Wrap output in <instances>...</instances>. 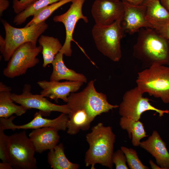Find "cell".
I'll use <instances>...</instances> for the list:
<instances>
[{"label": "cell", "instance_id": "cell-1", "mask_svg": "<svg viewBox=\"0 0 169 169\" xmlns=\"http://www.w3.org/2000/svg\"><path fill=\"white\" fill-rule=\"evenodd\" d=\"M95 81L90 80L82 91L71 93L68 97L69 112L67 129L70 135H76L81 130H88L97 116L119 107L110 104L105 94L97 91Z\"/></svg>", "mask_w": 169, "mask_h": 169}, {"label": "cell", "instance_id": "cell-2", "mask_svg": "<svg viewBox=\"0 0 169 169\" xmlns=\"http://www.w3.org/2000/svg\"><path fill=\"white\" fill-rule=\"evenodd\" d=\"M133 54L146 68L154 64L169 65V41L153 28H142L138 31Z\"/></svg>", "mask_w": 169, "mask_h": 169}, {"label": "cell", "instance_id": "cell-3", "mask_svg": "<svg viewBox=\"0 0 169 169\" xmlns=\"http://www.w3.org/2000/svg\"><path fill=\"white\" fill-rule=\"evenodd\" d=\"M89 148L86 152L84 163L86 166L95 169L96 164L113 168L112 157L114 153L115 136L112 127L99 123L93 127L86 136Z\"/></svg>", "mask_w": 169, "mask_h": 169}, {"label": "cell", "instance_id": "cell-4", "mask_svg": "<svg viewBox=\"0 0 169 169\" xmlns=\"http://www.w3.org/2000/svg\"><path fill=\"white\" fill-rule=\"evenodd\" d=\"M1 22L5 37L4 38L0 36V51L5 61H8L16 49L23 44L30 42L37 44L38 38L49 27L45 21L23 28L14 27L4 19Z\"/></svg>", "mask_w": 169, "mask_h": 169}, {"label": "cell", "instance_id": "cell-5", "mask_svg": "<svg viewBox=\"0 0 169 169\" xmlns=\"http://www.w3.org/2000/svg\"><path fill=\"white\" fill-rule=\"evenodd\" d=\"M137 87L142 94L169 103V66L154 64L138 73Z\"/></svg>", "mask_w": 169, "mask_h": 169}, {"label": "cell", "instance_id": "cell-6", "mask_svg": "<svg viewBox=\"0 0 169 169\" xmlns=\"http://www.w3.org/2000/svg\"><path fill=\"white\" fill-rule=\"evenodd\" d=\"M121 21L107 26L95 24L92 30L93 39L97 49L112 61L117 62L122 57L121 41L124 30Z\"/></svg>", "mask_w": 169, "mask_h": 169}, {"label": "cell", "instance_id": "cell-7", "mask_svg": "<svg viewBox=\"0 0 169 169\" xmlns=\"http://www.w3.org/2000/svg\"><path fill=\"white\" fill-rule=\"evenodd\" d=\"M35 152L34 146L25 131L8 136V156L13 168L37 169Z\"/></svg>", "mask_w": 169, "mask_h": 169}, {"label": "cell", "instance_id": "cell-8", "mask_svg": "<svg viewBox=\"0 0 169 169\" xmlns=\"http://www.w3.org/2000/svg\"><path fill=\"white\" fill-rule=\"evenodd\" d=\"M42 47L31 42L25 43L18 48L8 61L3 74L6 77L13 78L23 74L28 69L34 67L39 62L37 56Z\"/></svg>", "mask_w": 169, "mask_h": 169}, {"label": "cell", "instance_id": "cell-9", "mask_svg": "<svg viewBox=\"0 0 169 169\" xmlns=\"http://www.w3.org/2000/svg\"><path fill=\"white\" fill-rule=\"evenodd\" d=\"M137 86L126 91L119 106V113L121 117L134 120H139L141 115L147 111H153L160 117L165 114H169V110H162L153 106L149 102L150 99L143 96Z\"/></svg>", "mask_w": 169, "mask_h": 169}, {"label": "cell", "instance_id": "cell-10", "mask_svg": "<svg viewBox=\"0 0 169 169\" xmlns=\"http://www.w3.org/2000/svg\"><path fill=\"white\" fill-rule=\"evenodd\" d=\"M31 86L28 84L24 85L22 93L20 94L12 93L11 97L14 102L26 108L38 110L43 115H49L53 111L68 114L69 109L67 104L57 105L53 103L41 94H34L31 92Z\"/></svg>", "mask_w": 169, "mask_h": 169}, {"label": "cell", "instance_id": "cell-11", "mask_svg": "<svg viewBox=\"0 0 169 169\" xmlns=\"http://www.w3.org/2000/svg\"><path fill=\"white\" fill-rule=\"evenodd\" d=\"M85 0H73L69 8L66 12L62 14L55 16L53 18L54 22L62 23L65 27V39L59 52L67 57H70L72 54L71 48L72 41L75 42L79 46L73 38L77 22L80 19L83 20L85 23L89 22L88 18L84 15L82 12V7Z\"/></svg>", "mask_w": 169, "mask_h": 169}, {"label": "cell", "instance_id": "cell-12", "mask_svg": "<svg viewBox=\"0 0 169 169\" xmlns=\"http://www.w3.org/2000/svg\"><path fill=\"white\" fill-rule=\"evenodd\" d=\"M42 113L40 111L34 115L33 119L30 122L23 125H16L13 121L16 117L12 115L8 118H0V127L5 130L12 129H36L45 127H52L58 131H65L67 129V123L69 120L68 114L62 113L57 118L50 119L43 118Z\"/></svg>", "mask_w": 169, "mask_h": 169}, {"label": "cell", "instance_id": "cell-13", "mask_svg": "<svg viewBox=\"0 0 169 169\" xmlns=\"http://www.w3.org/2000/svg\"><path fill=\"white\" fill-rule=\"evenodd\" d=\"M124 12L123 2L120 0H95L91 12L96 24L107 26L122 21Z\"/></svg>", "mask_w": 169, "mask_h": 169}, {"label": "cell", "instance_id": "cell-14", "mask_svg": "<svg viewBox=\"0 0 169 169\" xmlns=\"http://www.w3.org/2000/svg\"><path fill=\"white\" fill-rule=\"evenodd\" d=\"M122 1L124 12L121 24L124 31L133 34L138 32L142 28H153L146 19L145 5H135L125 1Z\"/></svg>", "mask_w": 169, "mask_h": 169}, {"label": "cell", "instance_id": "cell-15", "mask_svg": "<svg viewBox=\"0 0 169 169\" xmlns=\"http://www.w3.org/2000/svg\"><path fill=\"white\" fill-rule=\"evenodd\" d=\"M84 83L80 81H68L63 82L59 81H38L37 84L42 89L40 94L58 102L59 99L67 102L68 97L71 93L77 91Z\"/></svg>", "mask_w": 169, "mask_h": 169}, {"label": "cell", "instance_id": "cell-16", "mask_svg": "<svg viewBox=\"0 0 169 169\" xmlns=\"http://www.w3.org/2000/svg\"><path fill=\"white\" fill-rule=\"evenodd\" d=\"M139 146L155 158L162 169H169V153L165 142L156 131H153L146 141L141 142Z\"/></svg>", "mask_w": 169, "mask_h": 169}, {"label": "cell", "instance_id": "cell-17", "mask_svg": "<svg viewBox=\"0 0 169 169\" xmlns=\"http://www.w3.org/2000/svg\"><path fill=\"white\" fill-rule=\"evenodd\" d=\"M58 131L52 127L33 129L29 135L36 152L41 153L54 148L59 141Z\"/></svg>", "mask_w": 169, "mask_h": 169}, {"label": "cell", "instance_id": "cell-18", "mask_svg": "<svg viewBox=\"0 0 169 169\" xmlns=\"http://www.w3.org/2000/svg\"><path fill=\"white\" fill-rule=\"evenodd\" d=\"M146 18L152 28L159 33L169 22V12L159 0H145Z\"/></svg>", "mask_w": 169, "mask_h": 169}, {"label": "cell", "instance_id": "cell-19", "mask_svg": "<svg viewBox=\"0 0 169 169\" xmlns=\"http://www.w3.org/2000/svg\"><path fill=\"white\" fill-rule=\"evenodd\" d=\"M64 54L59 52L52 62L53 70L50 80L59 81L62 80L80 81L86 83L87 79L83 74L78 73L68 68L65 64L63 59Z\"/></svg>", "mask_w": 169, "mask_h": 169}, {"label": "cell", "instance_id": "cell-20", "mask_svg": "<svg viewBox=\"0 0 169 169\" xmlns=\"http://www.w3.org/2000/svg\"><path fill=\"white\" fill-rule=\"evenodd\" d=\"M11 90L10 87L0 82V117L8 118L13 114L21 116L28 110L14 104L11 97Z\"/></svg>", "mask_w": 169, "mask_h": 169}, {"label": "cell", "instance_id": "cell-21", "mask_svg": "<svg viewBox=\"0 0 169 169\" xmlns=\"http://www.w3.org/2000/svg\"><path fill=\"white\" fill-rule=\"evenodd\" d=\"M38 41L39 45L42 47L43 67L45 68L48 64H52L63 45L58 38L44 35L40 36Z\"/></svg>", "mask_w": 169, "mask_h": 169}, {"label": "cell", "instance_id": "cell-22", "mask_svg": "<svg viewBox=\"0 0 169 169\" xmlns=\"http://www.w3.org/2000/svg\"><path fill=\"white\" fill-rule=\"evenodd\" d=\"M48 161L53 169H78L79 167V164L72 162L67 159L62 143H60L49 150Z\"/></svg>", "mask_w": 169, "mask_h": 169}, {"label": "cell", "instance_id": "cell-23", "mask_svg": "<svg viewBox=\"0 0 169 169\" xmlns=\"http://www.w3.org/2000/svg\"><path fill=\"white\" fill-rule=\"evenodd\" d=\"M120 125L123 130H126L131 143L134 146H140L141 139L148 136L144 128L143 123L139 120L121 117L119 122Z\"/></svg>", "mask_w": 169, "mask_h": 169}, {"label": "cell", "instance_id": "cell-24", "mask_svg": "<svg viewBox=\"0 0 169 169\" xmlns=\"http://www.w3.org/2000/svg\"><path fill=\"white\" fill-rule=\"evenodd\" d=\"M61 0H38L26 9L17 14L14 17L13 23L16 25L22 24L28 18L33 16L41 9Z\"/></svg>", "mask_w": 169, "mask_h": 169}, {"label": "cell", "instance_id": "cell-25", "mask_svg": "<svg viewBox=\"0 0 169 169\" xmlns=\"http://www.w3.org/2000/svg\"><path fill=\"white\" fill-rule=\"evenodd\" d=\"M72 0H61L41 9L34 14L32 19L25 26L28 27L45 21L55 11L62 6L71 2Z\"/></svg>", "mask_w": 169, "mask_h": 169}, {"label": "cell", "instance_id": "cell-26", "mask_svg": "<svg viewBox=\"0 0 169 169\" xmlns=\"http://www.w3.org/2000/svg\"><path fill=\"white\" fill-rule=\"evenodd\" d=\"M120 149L125 156L126 162L131 169H148L149 168L144 165L139 159L136 151L131 148L122 146Z\"/></svg>", "mask_w": 169, "mask_h": 169}, {"label": "cell", "instance_id": "cell-27", "mask_svg": "<svg viewBox=\"0 0 169 169\" xmlns=\"http://www.w3.org/2000/svg\"><path fill=\"white\" fill-rule=\"evenodd\" d=\"M4 131L0 127V159L3 162L9 163L8 153L9 136L5 135Z\"/></svg>", "mask_w": 169, "mask_h": 169}, {"label": "cell", "instance_id": "cell-28", "mask_svg": "<svg viewBox=\"0 0 169 169\" xmlns=\"http://www.w3.org/2000/svg\"><path fill=\"white\" fill-rule=\"evenodd\" d=\"M113 164L115 165L116 169H128L126 165L125 156L123 152L120 149L114 152L112 157Z\"/></svg>", "mask_w": 169, "mask_h": 169}, {"label": "cell", "instance_id": "cell-29", "mask_svg": "<svg viewBox=\"0 0 169 169\" xmlns=\"http://www.w3.org/2000/svg\"><path fill=\"white\" fill-rule=\"evenodd\" d=\"M38 0H13V8L17 14L26 9Z\"/></svg>", "mask_w": 169, "mask_h": 169}, {"label": "cell", "instance_id": "cell-30", "mask_svg": "<svg viewBox=\"0 0 169 169\" xmlns=\"http://www.w3.org/2000/svg\"><path fill=\"white\" fill-rule=\"evenodd\" d=\"M9 2L8 0H0V15L2 16L3 13L9 7Z\"/></svg>", "mask_w": 169, "mask_h": 169}, {"label": "cell", "instance_id": "cell-31", "mask_svg": "<svg viewBox=\"0 0 169 169\" xmlns=\"http://www.w3.org/2000/svg\"><path fill=\"white\" fill-rule=\"evenodd\" d=\"M159 33L167 39L169 42V22Z\"/></svg>", "mask_w": 169, "mask_h": 169}, {"label": "cell", "instance_id": "cell-32", "mask_svg": "<svg viewBox=\"0 0 169 169\" xmlns=\"http://www.w3.org/2000/svg\"><path fill=\"white\" fill-rule=\"evenodd\" d=\"M13 168L11 164L7 162H3L0 163V169H12Z\"/></svg>", "mask_w": 169, "mask_h": 169}, {"label": "cell", "instance_id": "cell-33", "mask_svg": "<svg viewBox=\"0 0 169 169\" xmlns=\"http://www.w3.org/2000/svg\"><path fill=\"white\" fill-rule=\"evenodd\" d=\"M125 1L129 3L135 5H138L142 4L145 0H121Z\"/></svg>", "mask_w": 169, "mask_h": 169}, {"label": "cell", "instance_id": "cell-34", "mask_svg": "<svg viewBox=\"0 0 169 169\" xmlns=\"http://www.w3.org/2000/svg\"><path fill=\"white\" fill-rule=\"evenodd\" d=\"M162 5L169 12V0H160Z\"/></svg>", "mask_w": 169, "mask_h": 169}, {"label": "cell", "instance_id": "cell-35", "mask_svg": "<svg viewBox=\"0 0 169 169\" xmlns=\"http://www.w3.org/2000/svg\"><path fill=\"white\" fill-rule=\"evenodd\" d=\"M149 163L151 168L152 169H162L161 167L158 165L156 164L153 161L151 160H149Z\"/></svg>", "mask_w": 169, "mask_h": 169}, {"label": "cell", "instance_id": "cell-36", "mask_svg": "<svg viewBox=\"0 0 169 169\" xmlns=\"http://www.w3.org/2000/svg\"><path fill=\"white\" fill-rule=\"evenodd\" d=\"M116 0V1H117V0Z\"/></svg>", "mask_w": 169, "mask_h": 169}, {"label": "cell", "instance_id": "cell-37", "mask_svg": "<svg viewBox=\"0 0 169 169\" xmlns=\"http://www.w3.org/2000/svg\"></svg>", "mask_w": 169, "mask_h": 169}]
</instances>
